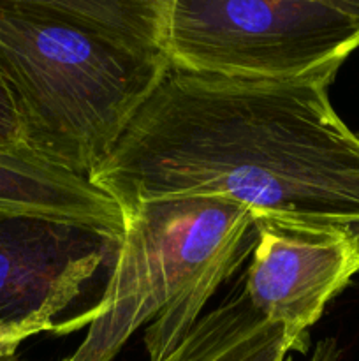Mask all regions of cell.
I'll list each match as a JSON object with an SVG mask.
<instances>
[{
    "mask_svg": "<svg viewBox=\"0 0 359 361\" xmlns=\"http://www.w3.org/2000/svg\"><path fill=\"white\" fill-rule=\"evenodd\" d=\"M256 242L243 293L253 309L308 351V331L359 274V243L345 226L253 217Z\"/></svg>",
    "mask_w": 359,
    "mask_h": 361,
    "instance_id": "obj_5",
    "label": "cell"
},
{
    "mask_svg": "<svg viewBox=\"0 0 359 361\" xmlns=\"http://www.w3.org/2000/svg\"><path fill=\"white\" fill-rule=\"evenodd\" d=\"M336 73L239 80L171 67L92 183L120 208L218 197L253 217L359 222V134L329 101Z\"/></svg>",
    "mask_w": 359,
    "mask_h": 361,
    "instance_id": "obj_1",
    "label": "cell"
},
{
    "mask_svg": "<svg viewBox=\"0 0 359 361\" xmlns=\"http://www.w3.org/2000/svg\"><path fill=\"white\" fill-rule=\"evenodd\" d=\"M299 349L252 307L245 293L204 314L162 361H294Z\"/></svg>",
    "mask_w": 359,
    "mask_h": 361,
    "instance_id": "obj_8",
    "label": "cell"
},
{
    "mask_svg": "<svg viewBox=\"0 0 359 361\" xmlns=\"http://www.w3.org/2000/svg\"><path fill=\"white\" fill-rule=\"evenodd\" d=\"M308 361H340V349L334 338H324L317 342Z\"/></svg>",
    "mask_w": 359,
    "mask_h": 361,
    "instance_id": "obj_11",
    "label": "cell"
},
{
    "mask_svg": "<svg viewBox=\"0 0 359 361\" xmlns=\"http://www.w3.org/2000/svg\"><path fill=\"white\" fill-rule=\"evenodd\" d=\"M171 69L160 53L104 37L60 0H0V78L25 143L90 178Z\"/></svg>",
    "mask_w": 359,
    "mask_h": 361,
    "instance_id": "obj_3",
    "label": "cell"
},
{
    "mask_svg": "<svg viewBox=\"0 0 359 361\" xmlns=\"http://www.w3.org/2000/svg\"><path fill=\"white\" fill-rule=\"evenodd\" d=\"M359 48V0H169L172 69L298 80L340 69Z\"/></svg>",
    "mask_w": 359,
    "mask_h": 361,
    "instance_id": "obj_4",
    "label": "cell"
},
{
    "mask_svg": "<svg viewBox=\"0 0 359 361\" xmlns=\"http://www.w3.org/2000/svg\"><path fill=\"white\" fill-rule=\"evenodd\" d=\"M0 217L63 222L120 240L123 215L108 192L25 141L0 145Z\"/></svg>",
    "mask_w": 359,
    "mask_h": 361,
    "instance_id": "obj_7",
    "label": "cell"
},
{
    "mask_svg": "<svg viewBox=\"0 0 359 361\" xmlns=\"http://www.w3.org/2000/svg\"><path fill=\"white\" fill-rule=\"evenodd\" d=\"M116 247L90 228L0 217V323H56Z\"/></svg>",
    "mask_w": 359,
    "mask_h": 361,
    "instance_id": "obj_6",
    "label": "cell"
},
{
    "mask_svg": "<svg viewBox=\"0 0 359 361\" xmlns=\"http://www.w3.org/2000/svg\"><path fill=\"white\" fill-rule=\"evenodd\" d=\"M56 323L46 321H27V323H0V356L16 355V349L21 342L39 334H53Z\"/></svg>",
    "mask_w": 359,
    "mask_h": 361,
    "instance_id": "obj_9",
    "label": "cell"
},
{
    "mask_svg": "<svg viewBox=\"0 0 359 361\" xmlns=\"http://www.w3.org/2000/svg\"><path fill=\"white\" fill-rule=\"evenodd\" d=\"M0 361H21L18 358L16 355H11V356H0Z\"/></svg>",
    "mask_w": 359,
    "mask_h": 361,
    "instance_id": "obj_13",
    "label": "cell"
},
{
    "mask_svg": "<svg viewBox=\"0 0 359 361\" xmlns=\"http://www.w3.org/2000/svg\"><path fill=\"white\" fill-rule=\"evenodd\" d=\"M123 231L101 300L56 323L53 335L87 328L63 361H113L139 328L150 361L171 355L256 242L253 214L218 197L146 201L122 208Z\"/></svg>",
    "mask_w": 359,
    "mask_h": 361,
    "instance_id": "obj_2",
    "label": "cell"
},
{
    "mask_svg": "<svg viewBox=\"0 0 359 361\" xmlns=\"http://www.w3.org/2000/svg\"><path fill=\"white\" fill-rule=\"evenodd\" d=\"M25 141L23 123L9 88L0 78V145H13Z\"/></svg>",
    "mask_w": 359,
    "mask_h": 361,
    "instance_id": "obj_10",
    "label": "cell"
},
{
    "mask_svg": "<svg viewBox=\"0 0 359 361\" xmlns=\"http://www.w3.org/2000/svg\"><path fill=\"white\" fill-rule=\"evenodd\" d=\"M345 228H347L348 231L352 233V236H354V238L358 240V243H359V222H354V224H348V226H345Z\"/></svg>",
    "mask_w": 359,
    "mask_h": 361,
    "instance_id": "obj_12",
    "label": "cell"
}]
</instances>
